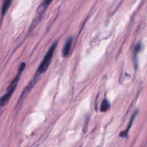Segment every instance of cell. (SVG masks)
Listing matches in <instances>:
<instances>
[{
  "label": "cell",
  "instance_id": "2",
  "mask_svg": "<svg viewBox=\"0 0 147 147\" xmlns=\"http://www.w3.org/2000/svg\"><path fill=\"white\" fill-rule=\"evenodd\" d=\"M57 42H55L53 45H52L51 47L49 49L48 52L47 53V54L45 55L44 58L42 60L41 63L39 65L38 68H37V72H36V76H40L41 74H42L44 72H45L47 70V69L48 68L49 65H50V63H51V60L53 58V53H54L56 47H57Z\"/></svg>",
  "mask_w": 147,
  "mask_h": 147
},
{
  "label": "cell",
  "instance_id": "6",
  "mask_svg": "<svg viewBox=\"0 0 147 147\" xmlns=\"http://www.w3.org/2000/svg\"><path fill=\"white\" fill-rule=\"evenodd\" d=\"M110 109V103L107 99H104L102 101L101 105H100V111L102 112H106Z\"/></svg>",
  "mask_w": 147,
  "mask_h": 147
},
{
  "label": "cell",
  "instance_id": "5",
  "mask_svg": "<svg viewBox=\"0 0 147 147\" xmlns=\"http://www.w3.org/2000/svg\"><path fill=\"white\" fill-rule=\"evenodd\" d=\"M11 1H12V0H4L2 7H1V15L4 16L6 14V12L8 10L9 7L11 5Z\"/></svg>",
  "mask_w": 147,
  "mask_h": 147
},
{
  "label": "cell",
  "instance_id": "7",
  "mask_svg": "<svg viewBox=\"0 0 147 147\" xmlns=\"http://www.w3.org/2000/svg\"><path fill=\"white\" fill-rule=\"evenodd\" d=\"M52 1H53V0H42L41 5H40V8H42L43 10H45V9L50 5V4Z\"/></svg>",
  "mask_w": 147,
  "mask_h": 147
},
{
  "label": "cell",
  "instance_id": "4",
  "mask_svg": "<svg viewBox=\"0 0 147 147\" xmlns=\"http://www.w3.org/2000/svg\"><path fill=\"white\" fill-rule=\"evenodd\" d=\"M137 113H138L137 111H136L134 113V115H133V116H132L131 119V121H130V122H129V126H128V127L126 128V129L124 131L121 132V133L120 134V136H121V137H126V136H127L128 133H129V130H130L131 127V126H132V123H133L134 121V119H135V117H136V116Z\"/></svg>",
  "mask_w": 147,
  "mask_h": 147
},
{
  "label": "cell",
  "instance_id": "3",
  "mask_svg": "<svg viewBox=\"0 0 147 147\" xmlns=\"http://www.w3.org/2000/svg\"><path fill=\"white\" fill-rule=\"evenodd\" d=\"M72 42H73V37H69V39L66 41L64 47H63V55L64 57H67V56L69 55V53H70V47H71Z\"/></svg>",
  "mask_w": 147,
  "mask_h": 147
},
{
  "label": "cell",
  "instance_id": "1",
  "mask_svg": "<svg viewBox=\"0 0 147 147\" xmlns=\"http://www.w3.org/2000/svg\"><path fill=\"white\" fill-rule=\"evenodd\" d=\"M25 65H26L25 63H22V64L20 65V69H19V71H18V73H17V76L14 78V79L12 80L11 84H10L9 86L8 87L7 93H6L5 94H4V96L0 98V106H5V105L8 103L10 97H11V96L12 95V93H14V90H15L16 87H17V83H18L20 76H21L22 73V71L24 70V69L25 68Z\"/></svg>",
  "mask_w": 147,
  "mask_h": 147
}]
</instances>
